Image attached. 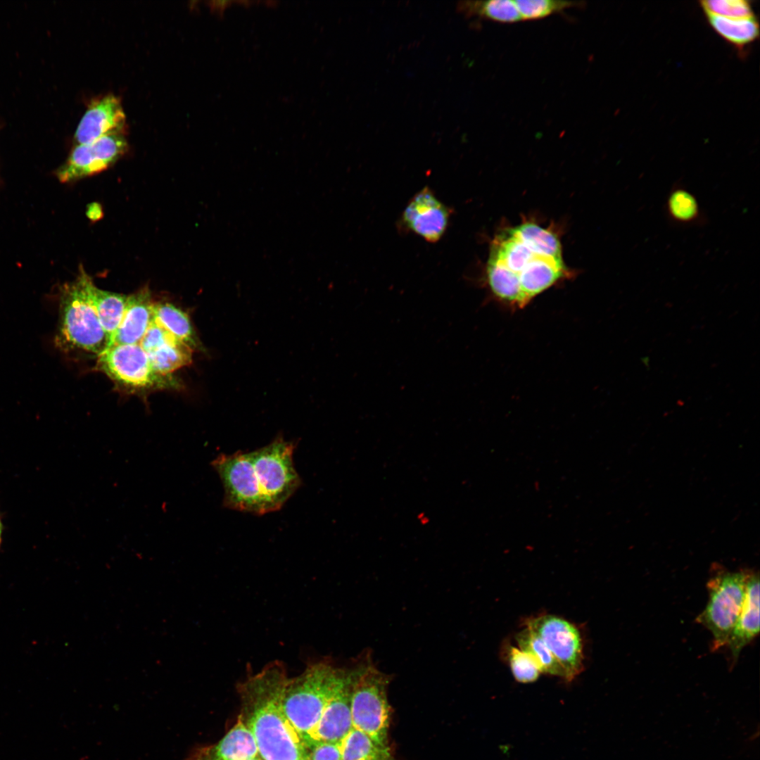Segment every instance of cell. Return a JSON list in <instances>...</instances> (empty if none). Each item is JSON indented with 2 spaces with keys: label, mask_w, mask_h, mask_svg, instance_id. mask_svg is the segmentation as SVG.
<instances>
[{
  "label": "cell",
  "mask_w": 760,
  "mask_h": 760,
  "mask_svg": "<svg viewBox=\"0 0 760 760\" xmlns=\"http://www.w3.org/2000/svg\"><path fill=\"white\" fill-rule=\"evenodd\" d=\"M154 303L148 287L127 296L122 320L109 346L139 343L153 320Z\"/></svg>",
  "instance_id": "17"
},
{
  "label": "cell",
  "mask_w": 760,
  "mask_h": 760,
  "mask_svg": "<svg viewBox=\"0 0 760 760\" xmlns=\"http://www.w3.org/2000/svg\"><path fill=\"white\" fill-rule=\"evenodd\" d=\"M749 572L719 570L707 583L709 601L696 621L711 631L714 651L727 644L740 616Z\"/></svg>",
  "instance_id": "6"
},
{
  "label": "cell",
  "mask_w": 760,
  "mask_h": 760,
  "mask_svg": "<svg viewBox=\"0 0 760 760\" xmlns=\"http://www.w3.org/2000/svg\"><path fill=\"white\" fill-rule=\"evenodd\" d=\"M519 648L531 656L540 673L561 677L565 680L563 669L540 637L531 628L526 626L516 636Z\"/></svg>",
  "instance_id": "24"
},
{
  "label": "cell",
  "mask_w": 760,
  "mask_h": 760,
  "mask_svg": "<svg viewBox=\"0 0 760 760\" xmlns=\"http://www.w3.org/2000/svg\"><path fill=\"white\" fill-rule=\"evenodd\" d=\"M543 255L562 256L560 243L548 229L526 222L502 232L493 240L486 283L494 299L512 310L523 309L521 282Z\"/></svg>",
  "instance_id": "2"
},
{
  "label": "cell",
  "mask_w": 760,
  "mask_h": 760,
  "mask_svg": "<svg viewBox=\"0 0 760 760\" xmlns=\"http://www.w3.org/2000/svg\"><path fill=\"white\" fill-rule=\"evenodd\" d=\"M514 2L521 20L541 19L581 6L579 1L559 0H514Z\"/></svg>",
  "instance_id": "26"
},
{
  "label": "cell",
  "mask_w": 760,
  "mask_h": 760,
  "mask_svg": "<svg viewBox=\"0 0 760 760\" xmlns=\"http://www.w3.org/2000/svg\"><path fill=\"white\" fill-rule=\"evenodd\" d=\"M711 27L730 44L742 46L753 42L759 34V25L754 16L728 18L707 15Z\"/></svg>",
  "instance_id": "22"
},
{
  "label": "cell",
  "mask_w": 760,
  "mask_h": 760,
  "mask_svg": "<svg viewBox=\"0 0 760 760\" xmlns=\"http://www.w3.org/2000/svg\"><path fill=\"white\" fill-rule=\"evenodd\" d=\"M341 760H396L390 747L353 728L341 741Z\"/></svg>",
  "instance_id": "21"
},
{
  "label": "cell",
  "mask_w": 760,
  "mask_h": 760,
  "mask_svg": "<svg viewBox=\"0 0 760 760\" xmlns=\"http://www.w3.org/2000/svg\"><path fill=\"white\" fill-rule=\"evenodd\" d=\"M87 275L81 267L77 278L61 289L55 343L63 351L81 350L98 357L108 348L110 339L89 298Z\"/></svg>",
  "instance_id": "4"
},
{
  "label": "cell",
  "mask_w": 760,
  "mask_h": 760,
  "mask_svg": "<svg viewBox=\"0 0 760 760\" xmlns=\"http://www.w3.org/2000/svg\"><path fill=\"white\" fill-rule=\"evenodd\" d=\"M508 658L512 675L517 681L528 683L536 681L539 677L540 671L534 660L519 647H511Z\"/></svg>",
  "instance_id": "28"
},
{
  "label": "cell",
  "mask_w": 760,
  "mask_h": 760,
  "mask_svg": "<svg viewBox=\"0 0 760 760\" xmlns=\"http://www.w3.org/2000/svg\"><path fill=\"white\" fill-rule=\"evenodd\" d=\"M707 15L728 18H745L754 16L749 1L745 0H707L700 1Z\"/></svg>",
  "instance_id": "27"
},
{
  "label": "cell",
  "mask_w": 760,
  "mask_h": 760,
  "mask_svg": "<svg viewBox=\"0 0 760 760\" xmlns=\"http://www.w3.org/2000/svg\"><path fill=\"white\" fill-rule=\"evenodd\" d=\"M460 10L471 16L475 15L501 23H514L521 20L514 0H488L462 1Z\"/></svg>",
  "instance_id": "25"
},
{
  "label": "cell",
  "mask_w": 760,
  "mask_h": 760,
  "mask_svg": "<svg viewBox=\"0 0 760 760\" xmlns=\"http://www.w3.org/2000/svg\"><path fill=\"white\" fill-rule=\"evenodd\" d=\"M126 117L119 99L106 95L93 101L75 133L77 144H87L113 134H123Z\"/></svg>",
  "instance_id": "15"
},
{
  "label": "cell",
  "mask_w": 760,
  "mask_h": 760,
  "mask_svg": "<svg viewBox=\"0 0 760 760\" xmlns=\"http://www.w3.org/2000/svg\"><path fill=\"white\" fill-rule=\"evenodd\" d=\"M139 345L147 354L153 369L163 376H171L172 372L192 362L194 350L153 320Z\"/></svg>",
  "instance_id": "14"
},
{
  "label": "cell",
  "mask_w": 760,
  "mask_h": 760,
  "mask_svg": "<svg viewBox=\"0 0 760 760\" xmlns=\"http://www.w3.org/2000/svg\"><path fill=\"white\" fill-rule=\"evenodd\" d=\"M258 757L253 735L238 717L236 723L218 742L195 749L186 760H251Z\"/></svg>",
  "instance_id": "16"
},
{
  "label": "cell",
  "mask_w": 760,
  "mask_h": 760,
  "mask_svg": "<svg viewBox=\"0 0 760 760\" xmlns=\"http://www.w3.org/2000/svg\"><path fill=\"white\" fill-rule=\"evenodd\" d=\"M451 210L428 186L418 191L403 211L401 227L429 243L438 242L450 223Z\"/></svg>",
  "instance_id": "12"
},
{
  "label": "cell",
  "mask_w": 760,
  "mask_h": 760,
  "mask_svg": "<svg viewBox=\"0 0 760 760\" xmlns=\"http://www.w3.org/2000/svg\"><path fill=\"white\" fill-rule=\"evenodd\" d=\"M295 446L280 436L251 452L260 489L270 512L280 509L301 483L293 462Z\"/></svg>",
  "instance_id": "7"
},
{
  "label": "cell",
  "mask_w": 760,
  "mask_h": 760,
  "mask_svg": "<svg viewBox=\"0 0 760 760\" xmlns=\"http://www.w3.org/2000/svg\"><path fill=\"white\" fill-rule=\"evenodd\" d=\"M351 716L353 728L375 742L390 747L388 730L391 709L388 701L389 677L368 659L352 669Z\"/></svg>",
  "instance_id": "5"
},
{
  "label": "cell",
  "mask_w": 760,
  "mask_h": 760,
  "mask_svg": "<svg viewBox=\"0 0 760 760\" xmlns=\"http://www.w3.org/2000/svg\"><path fill=\"white\" fill-rule=\"evenodd\" d=\"M526 626L543 640L563 669L565 680L571 681L583 669V645L578 629L568 621L553 615L529 619Z\"/></svg>",
  "instance_id": "10"
},
{
  "label": "cell",
  "mask_w": 760,
  "mask_h": 760,
  "mask_svg": "<svg viewBox=\"0 0 760 760\" xmlns=\"http://www.w3.org/2000/svg\"><path fill=\"white\" fill-rule=\"evenodd\" d=\"M305 760H341V742H317L308 746Z\"/></svg>",
  "instance_id": "29"
},
{
  "label": "cell",
  "mask_w": 760,
  "mask_h": 760,
  "mask_svg": "<svg viewBox=\"0 0 760 760\" xmlns=\"http://www.w3.org/2000/svg\"></svg>",
  "instance_id": "33"
},
{
  "label": "cell",
  "mask_w": 760,
  "mask_h": 760,
  "mask_svg": "<svg viewBox=\"0 0 760 760\" xmlns=\"http://www.w3.org/2000/svg\"><path fill=\"white\" fill-rule=\"evenodd\" d=\"M1 531H2V528H1V521H0V545H1Z\"/></svg>",
  "instance_id": "31"
},
{
  "label": "cell",
  "mask_w": 760,
  "mask_h": 760,
  "mask_svg": "<svg viewBox=\"0 0 760 760\" xmlns=\"http://www.w3.org/2000/svg\"><path fill=\"white\" fill-rule=\"evenodd\" d=\"M211 464L222 481L226 507L258 515L270 512L260 489L251 452L221 454Z\"/></svg>",
  "instance_id": "8"
},
{
  "label": "cell",
  "mask_w": 760,
  "mask_h": 760,
  "mask_svg": "<svg viewBox=\"0 0 760 760\" xmlns=\"http://www.w3.org/2000/svg\"><path fill=\"white\" fill-rule=\"evenodd\" d=\"M86 286L99 321L110 339L122 320L127 296L98 288L88 274Z\"/></svg>",
  "instance_id": "19"
},
{
  "label": "cell",
  "mask_w": 760,
  "mask_h": 760,
  "mask_svg": "<svg viewBox=\"0 0 760 760\" xmlns=\"http://www.w3.org/2000/svg\"><path fill=\"white\" fill-rule=\"evenodd\" d=\"M234 1H227V0H225V1H210V6L211 7V9L214 12H215V13H217L218 14H222L228 8L232 6V5L233 4H234Z\"/></svg>",
  "instance_id": "30"
},
{
  "label": "cell",
  "mask_w": 760,
  "mask_h": 760,
  "mask_svg": "<svg viewBox=\"0 0 760 760\" xmlns=\"http://www.w3.org/2000/svg\"><path fill=\"white\" fill-rule=\"evenodd\" d=\"M96 367L113 380L136 388L170 387L177 383L153 368L139 343L111 345L97 357Z\"/></svg>",
  "instance_id": "9"
},
{
  "label": "cell",
  "mask_w": 760,
  "mask_h": 760,
  "mask_svg": "<svg viewBox=\"0 0 760 760\" xmlns=\"http://www.w3.org/2000/svg\"><path fill=\"white\" fill-rule=\"evenodd\" d=\"M665 207L669 219L677 224H697L704 220L697 198L681 186L671 190Z\"/></svg>",
  "instance_id": "23"
},
{
  "label": "cell",
  "mask_w": 760,
  "mask_h": 760,
  "mask_svg": "<svg viewBox=\"0 0 760 760\" xmlns=\"http://www.w3.org/2000/svg\"><path fill=\"white\" fill-rule=\"evenodd\" d=\"M288 680L285 666L274 661L237 686L238 717L253 735L262 760H305L306 747L283 706Z\"/></svg>",
  "instance_id": "1"
},
{
  "label": "cell",
  "mask_w": 760,
  "mask_h": 760,
  "mask_svg": "<svg viewBox=\"0 0 760 760\" xmlns=\"http://www.w3.org/2000/svg\"><path fill=\"white\" fill-rule=\"evenodd\" d=\"M352 685V669H342L337 687L315 730L312 745L317 742H341L353 728Z\"/></svg>",
  "instance_id": "13"
},
{
  "label": "cell",
  "mask_w": 760,
  "mask_h": 760,
  "mask_svg": "<svg viewBox=\"0 0 760 760\" xmlns=\"http://www.w3.org/2000/svg\"><path fill=\"white\" fill-rule=\"evenodd\" d=\"M127 148L123 134H113L90 144H77L58 170L56 176L61 182H70L101 172L117 161Z\"/></svg>",
  "instance_id": "11"
},
{
  "label": "cell",
  "mask_w": 760,
  "mask_h": 760,
  "mask_svg": "<svg viewBox=\"0 0 760 760\" xmlns=\"http://www.w3.org/2000/svg\"><path fill=\"white\" fill-rule=\"evenodd\" d=\"M251 760H262V759L260 757H258V758L251 759Z\"/></svg>",
  "instance_id": "32"
},
{
  "label": "cell",
  "mask_w": 760,
  "mask_h": 760,
  "mask_svg": "<svg viewBox=\"0 0 760 760\" xmlns=\"http://www.w3.org/2000/svg\"><path fill=\"white\" fill-rule=\"evenodd\" d=\"M342 669L327 661L309 664L298 676L290 678L284 689L283 706L293 727L306 748L322 715L338 683Z\"/></svg>",
  "instance_id": "3"
},
{
  "label": "cell",
  "mask_w": 760,
  "mask_h": 760,
  "mask_svg": "<svg viewBox=\"0 0 760 760\" xmlns=\"http://www.w3.org/2000/svg\"><path fill=\"white\" fill-rule=\"evenodd\" d=\"M153 321L188 345L193 350L200 348L201 343L189 316L174 305L169 303H155Z\"/></svg>",
  "instance_id": "20"
},
{
  "label": "cell",
  "mask_w": 760,
  "mask_h": 760,
  "mask_svg": "<svg viewBox=\"0 0 760 760\" xmlns=\"http://www.w3.org/2000/svg\"><path fill=\"white\" fill-rule=\"evenodd\" d=\"M759 632V577L758 573L749 572L746 595L740 616L730 634L727 645L733 660L737 661L741 650Z\"/></svg>",
  "instance_id": "18"
}]
</instances>
